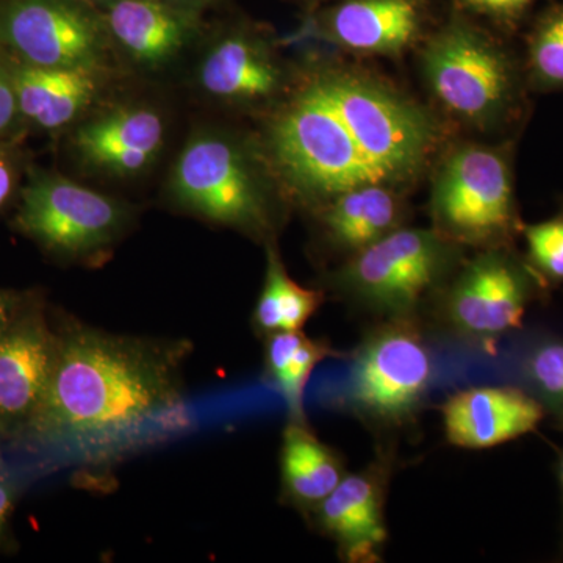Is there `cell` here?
Returning a JSON list of instances; mask_svg holds the SVG:
<instances>
[{
	"label": "cell",
	"mask_w": 563,
	"mask_h": 563,
	"mask_svg": "<svg viewBox=\"0 0 563 563\" xmlns=\"http://www.w3.org/2000/svg\"><path fill=\"white\" fill-rule=\"evenodd\" d=\"M453 131L383 74L333 60L307 70L276 107L263 152L280 187L317 209L366 185L412 190Z\"/></svg>",
	"instance_id": "obj_1"
},
{
	"label": "cell",
	"mask_w": 563,
	"mask_h": 563,
	"mask_svg": "<svg viewBox=\"0 0 563 563\" xmlns=\"http://www.w3.org/2000/svg\"><path fill=\"white\" fill-rule=\"evenodd\" d=\"M187 340L121 335L69 322L27 432L46 442H114L185 421Z\"/></svg>",
	"instance_id": "obj_2"
},
{
	"label": "cell",
	"mask_w": 563,
	"mask_h": 563,
	"mask_svg": "<svg viewBox=\"0 0 563 563\" xmlns=\"http://www.w3.org/2000/svg\"><path fill=\"white\" fill-rule=\"evenodd\" d=\"M509 40L451 9L418 46L429 101L451 128L514 139L528 121L531 90Z\"/></svg>",
	"instance_id": "obj_3"
},
{
	"label": "cell",
	"mask_w": 563,
	"mask_h": 563,
	"mask_svg": "<svg viewBox=\"0 0 563 563\" xmlns=\"http://www.w3.org/2000/svg\"><path fill=\"white\" fill-rule=\"evenodd\" d=\"M347 369L329 395L339 409L380 442L413 426L435 379V355L421 317L376 320L351 351Z\"/></svg>",
	"instance_id": "obj_4"
},
{
	"label": "cell",
	"mask_w": 563,
	"mask_h": 563,
	"mask_svg": "<svg viewBox=\"0 0 563 563\" xmlns=\"http://www.w3.org/2000/svg\"><path fill=\"white\" fill-rule=\"evenodd\" d=\"M515 139L451 140L433 163V231L465 250L515 246L523 222L515 191Z\"/></svg>",
	"instance_id": "obj_5"
},
{
	"label": "cell",
	"mask_w": 563,
	"mask_h": 563,
	"mask_svg": "<svg viewBox=\"0 0 563 563\" xmlns=\"http://www.w3.org/2000/svg\"><path fill=\"white\" fill-rule=\"evenodd\" d=\"M265 152L225 132H199L174 165L169 191L185 210L273 242L279 228V192Z\"/></svg>",
	"instance_id": "obj_6"
},
{
	"label": "cell",
	"mask_w": 563,
	"mask_h": 563,
	"mask_svg": "<svg viewBox=\"0 0 563 563\" xmlns=\"http://www.w3.org/2000/svg\"><path fill=\"white\" fill-rule=\"evenodd\" d=\"M466 257L465 247L432 228L404 225L344 258L325 285L351 309L374 320L421 317Z\"/></svg>",
	"instance_id": "obj_7"
},
{
	"label": "cell",
	"mask_w": 563,
	"mask_h": 563,
	"mask_svg": "<svg viewBox=\"0 0 563 563\" xmlns=\"http://www.w3.org/2000/svg\"><path fill=\"white\" fill-rule=\"evenodd\" d=\"M544 287L515 246L490 247L463 258L426 307L444 335L470 350L493 352L503 336L521 328Z\"/></svg>",
	"instance_id": "obj_8"
},
{
	"label": "cell",
	"mask_w": 563,
	"mask_h": 563,
	"mask_svg": "<svg viewBox=\"0 0 563 563\" xmlns=\"http://www.w3.org/2000/svg\"><path fill=\"white\" fill-rule=\"evenodd\" d=\"M124 203L62 176L33 177L22 195L16 222L52 252L88 258L109 250L131 222Z\"/></svg>",
	"instance_id": "obj_9"
},
{
	"label": "cell",
	"mask_w": 563,
	"mask_h": 563,
	"mask_svg": "<svg viewBox=\"0 0 563 563\" xmlns=\"http://www.w3.org/2000/svg\"><path fill=\"white\" fill-rule=\"evenodd\" d=\"M0 40L35 68L102 69L111 46L102 11L85 0H10Z\"/></svg>",
	"instance_id": "obj_10"
},
{
	"label": "cell",
	"mask_w": 563,
	"mask_h": 563,
	"mask_svg": "<svg viewBox=\"0 0 563 563\" xmlns=\"http://www.w3.org/2000/svg\"><path fill=\"white\" fill-rule=\"evenodd\" d=\"M435 22V0H336L309 14L302 35L355 57L399 60Z\"/></svg>",
	"instance_id": "obj_11"
},
{
	"label": "cell",
	"mask_w": 563,
	"mask_h": 563,
	"mask_svg": "<svg viewBox=\"0 0 563 563\" xmlns=\"http://www.w3.org/2000/svg\"><path fill=\"white\" fill-rule=\"evenodd\" d=\"M396 457L395 442H379L372 462L358 472H347L335 490L307 517L318 532L336 544L342 561H383L388 542L385 506Z\"/></svg>",
	"instance_id": "obj_12"
},
{
	"label": "cell",
	"mask_w": 563,
	"mask_h": 563,
	"mask_svg": "<svg viewBox=\"0 0 563 563\" xmlns=\"http://www.w3.org/2000/svg\"><path fill=\"white\" fill-rule=\"evenodd\" d=\"M198 81L214 101L247 110L280 106L295 87L273 41L251 25L214 41L199 65Z\"/></svg>",
	"instance_id": "obj_13"
},
{
	"label": "cell",
	"mask_w": 563,
	"mask_h": 563,
	"mask_svg": "<svg viewBox=\"0 0 563 563\" xmlns=\"http://www.w3.org/2000/svg\"><path fill=\"white\" fill-rule=\"evenodd\" d=\"M57 333L40 314L22 313L0 335V435L27 432L54 369Z\"/></svg>",
	"instance_id": "obj_14"
},
{
	"label": "cell",
	"mask_w": 563,
	"mask_h": 563,
	"mask_svg": "<svg viewBox=\"0 0 563 563\" xmlns=\"http://www.w3.org/2000/svg\"><path fill=\"white\" fill-rule=\"evenodd\" d=\"M446 442L462 450H490L539 428L542 404L512 385H484L455 391L440 406Z\"/></svg>",
	"instance_id": "obj_15"
},
{
	"label": "cell",
	"mask_w": 563,
	"mask_h": 563,
	"mask_svg": "<svg viewBox=\"0 0 563 563\" xmlns=\"http://www.w3.org/2000/svg\"><path fill=\"white\" fill-rule=\"evenodd\" d=\"M101 11L110 43L147 70L176 60L201 32V13L169 0H117Z\"/></svg>",
	"instance_id": "obj_16"
},
{
	"label": "cell",
	"mask_w": 563,
	"mask_h": 563,
	"mask_svg": "<svg viewBox=\"0 0 563 563\" xmlns=\"http://www.w3.org/2000/svg\"><path fill=\"white\" fill-rule=\"evenodd\" d=\"M165 120L151 107H118L81 124L74 147L88 168L110 176L146 172L165 146Z\"/></svg>",
	"instance_id": "obj_17"
},
{
	"label": "cell",
	"mask_w": 563,
	"mask_h": 563,
	"mask_svg": "<svg viewBox=\"0 0 563 563\" xmlns=\"http://www.w3.org/2000/svg\"><path fill=\"white\" fill-rule=\"evenodd\" d=\"M406 190L366 185L317 207L322 240L340 258L351 257L384 236L409 225L412 209Z\"/></svg>",
	"instance_id": "obj_18"
},
{
	"label": "cell",
	"mask_w": 563,
	"mask_h": 563,
	"mask_svg": "<svg viewBox=\"0 0 563 563\" xmlns=\"http://www.w3.org/2000/svg\"><path fill=\"white\" fill-rule=\"evenodd\" d=\"M347 474L339 451L322 443L307 422L288 421L282 435V499L309 517Z\"/></svg>",
	"instance_id": "obj_19"
},
{
	"label": "cell",
	"mask_w": 563,
	"mask_h": 563,
	"mask_svg": "<svg viewBox=\"0 0 563 563\" xmlns=\"http://www.w3.org/2000/svg\"><path fill=\"white\" fill-rule=\"evenodd\" d=\"M102 69L35 68L14 74L18 109L40 128H65L91 106L101 90Z\"/></svg>",
	"instance_id": "obj_20"
},
{
	"label": "cell",
	"mask_w": 563,
	"mask_h": 563,
	"mask_svg": "<svg viewBox=\"0 0 563 563\" xmlns=\"http://www.w3.org/2000/svg\"><path fill=\"white\" fill-rule=\"evenodd\" d=\"M324 299V290L302 287L292 279L274 240L266 243L265 280L252 313V325L258 335L302 331Z\"/></svg>",
	"instance_id": "obj_21"
},
{
	"label": "cell",
	"mask_w": 563,
	"mask_h": 563,
	"mask_svg": "<svg viewBox=\"0 0 563 563\" xmlns=\"http://www.w3.org/2000/svg\"><path fill=\"white\" fill-rule=\"evenodd\" d=\"M521 58L531 92H563V0L533 13Z\"/></svg>",
	"instance_id": "obj_22"
},
{
	"label": "cell",
	"mask_w": 563,
	"mask_h": 563,
	"mask_svg": "<svg viewBox=\"0 0 563 563\" xmlns=\"http://www.w3.org/2000/svg\"><path fill=\"white\" fill-rule=\"evenodd\" d=\"M525 390L542 404L544 412L563 421V339L537 340L518 365Z\"/></svg>",
	"instance_id": "obj_23"
},
{
	"label": "cell",
	"mask_w": 563,
	"mask_h": 563,
	"mask_svg": "<svg viewBox=\"0 0 563 563\" xmlns=\"http://www.w3.org/2000/svg\"><path fill=\"white\" fill-rule=\"evenodd\" d=\"M336 357L346 358V354L336 351L328 340L310 339V336L303 335L301 344L292 354L284 374L274 385L287 406L288 421L307 422L306 412H303V396H306L310 377L321 362H324L325 358Z\"/></svg>",
	"instance_id": "obj_24"
},
{
	"label": "cell",
	"mask_w": 563,
	"mask_h": 563,
	"mask_svg": "<svg viewBox=\"0 0 563 563\" xmlns=\"http://www.w3.org/2000/svg\"><path fill=\"white\" fill-rule=\"evenodd\" d=\"M528 254L526 261L547 285L563 282V206L550 220L521 229Z\"/></svg>",
	"instance_id": "obj_25"
},
{
	"label": "cell",
	"mask_w": 563,
	"mask_h": 563,
	"mask_svg": "<svg viewBox=\"0 0 563 563\" xmlns=\"http://www.w3.org/2000/svg\"><path fill=\"white\" fill-rule=\"evenodd\" d=\"M542 0H451V9L512 38L525 31Z\"/></svg>",
	"instance_id": "obj_26"
},
{
	"label": "cell",
	"mask_w": 563,
	"mask_h": 563,
	"mask_svg": "<svg viewBox=\"0 0 563 563\" xmlns=\"http://www.w3.org/2000/svg\"><path fill=\"white\" fill-rule=\"evenodd\" d=\"M18 101L16 92H14L13 79H9L5 74L0 70V132L14 121L16 117Z\"/></svg>",
	"instance_id": "obj_27"
},
{
	"label": "cell",
	"mask_w": 563,
	"mask_h": 563,
	"mask_svg": "<svg viewBox=\"0 0 563 563\" xmlns=\"http://www.w3.org/2000/svg\"><path fill=\"white\" fill-rule=\"evenodd\" d=\"M21 314L20 299L11 292L0 290V335L9 331Z\"/></svg>",
	"instance_id": "obj_28"
},
{
	"label": "cell",
	"mask_w": 563,
	"mask_h": 563,
	"mask_svg": "<svg viewBox=\"0 0 563 563\" xmlns=\"http://www.w3.org/2000/svg\"><path fill=\"white\" fill-rule=\"evenodd\" d=\"M13 484L5 476H0V539H2L3 528H5L7 520H9L11 509H13Z\"/></svg>",
	"instance_id": "obj_29"
},
{
	"label": "cell",
	"mask_w": 563,
	"mask_h": 563,
	"mask_svg": "<svg viewBox=\"0 0 563 563\" xmlns=\"http://www.w3.org/2000/svg\"><path fill=\"white\" fill-rule=\"evenodd\" d=\"M13 190V174L5 158L0 157V207L5 203Z\"/></svg>",
	"instance_id": "obj_30"
},
{
	"label": "cell",
	"mask_w": 563,
	"mask_h": 563,
	"mask_svg": "<svg viewBox=\"0 0 563 563\" xmlns=\"http://www.w3.org/2000/svg\"><path fill=\"white\" fill-rule=\"evenodd\" d=\"M169 2L174 3V5L181 7V9L199 11V13H201L206 7L218 2V0H169Z\"/></svg>",
	"instance_id": "obj_31"
},
{
	"label": "cell",
	"mask_w": 563,
	"mask_h": 563,
	"mask_svg": "<svg viewBox=\"0 0 563 563\" xmlns=\"http://www.w3.org/2000/svg\"><path fill=\"white\" fill-rule=\"evenodd\" d=\"M85 2L90 3L96 9L103 10L106 7L111 5V3L117 2V0H85Z\"/></svg>",
	"instance_id": "obj_32"
},
{
	"label": "cell",
	"mask_w": 563,
	"mask_h": 563,
	"mask_svg": "<svg viewBox=\"0 0 563 563\" xmlns=\"http://www.w3.org/2000/svg\"><path fill=\"white\" fill-rule=\"evenodd\" d=\"M558 477H559V485H561L562 501H563V450H562V453H561V457H559Z\"/></svg>",
	"instance_id": "obj_33"
},
{
	"label": "cell",
	"mask_w": 563,
	"mask_h": 563,
	"mask_svg": "<svg viewBox=\"0 0 563 563\" xmlns=\"http://www.w3.org/2000/svg\"><path fill=\"white\" fill-rule=\"evenodd\" d=\"M310 2H312V0H310ZM314 2H321V0H314Z\"/></svg>",
	"instance_id": "obj_34"
}]
</instances>
